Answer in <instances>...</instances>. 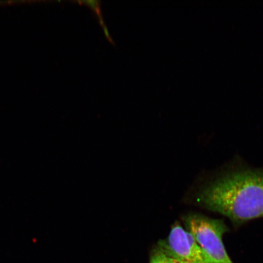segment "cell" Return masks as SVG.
<instances>
[{
	"label": "cell",
	"instance_id": "4",
	"mask_svg": "<svg viewBox=\"0 0 263 263\" xmlns=\"http://www.w3.org/2000/svg\"><path fill=\"white\" fill-rule=\"evenodd\" d=\"M149 263H177L167 255L162 249L157 246L151 253Z\"/></svg>",
	"mask_w": 263,
	"mask_h": 263
},
{
	"label": "cell",
	"instance_id": "2",
	"mask_svg": "<svg viewBox=\"0 0 263 263\" xmlns=\"http://www.w3.org/2000/svg\"><path fill=\"white\" fill-rule=\"evenodd\" d=\"M182 220L186 229L195 238L210 263H233L223 242V236L229 230L223 220L196 213L184 216Z\"/></svg>",
	"mask_w": 263,
	"mask_h": 263
},
{
	"label": "cell",
	"instance_id": "1",
	"mask_svg": "<svg viewBox=\"0 0 263 263\" xmlns=\"http://www.w3.org/2000/svg\"><path fill=\"white\" fill-rule=\"evenodd\" d=\"M197 205L221 214L239 226L263 218V169L232 171L200 188Z\"/></svg>",
	"mask_w": 263,
	"mask_h": 263
},
{
	"label": "cell",
	"instance_id": "5",
	"mask_svg": "<svg viewBox=\"0 0 263 263\" xmlns=\"http://www.w3.org/2000/svg\"><path fill=\"white\" fill-rule=\"evenodd\" d=\"M81 3H83L85 5H87L88 7H90L92 11H93L95 14H96L99 18V22H100V25L102 26V27L104 28L106 25H105L104 20L103 18V16L101 14V3L100 0H96V1H84L81 2Z\"/></svg>",
	"mask_w": 263,
	"mask_h": 263
},
{
	"label": "cell",
	"instance_id": "3",
	"mask_svg": "<svg viewBox=\"0 0 263 263\" xmlns=\"http://www.w3.org/2000/svg\"><path fill=\"white\" fill-rule=\"evenodd\" d=\"M158 246L177 263H210L192 233L177 222L172 227L168 237Z\"/></svg>",
	"mask_w": 263,
	"mask_h": 263
}]
</instances>
